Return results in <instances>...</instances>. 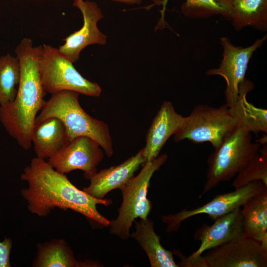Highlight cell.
Wrapping results in <instances>:
<instances>
[{"instance_id": "1", "label": "cell", "mask_w": 267, "mask_h": 267, "mask_svg": "<svg viewBox=\"0 0 267 267\" xmlns=\"http://www.w3.org/2000/svg\"><path fill=\"white\" fill-rule=\"evenodd\" d=\"M21 179L28 183V187L22 189L21 194L32 214L45 217L56 207L65 211L69 209L93 223L109 226L110 221L98 212L96 205L108 206L112 201L95 198L78 189L66 175L57 172L44 159L33 158L24 169Z\"/></svg>"}, {"instance_id": "2", "label": "cell", "mask_w": 267, "mask_h": 267, "mask_svg": "<svg viewBox=\"0 0 267 267\" xmlns=\"http://www.w3.org/2000/svg\"><path fill=\"white\" fill-rule=\"evenodd\" d=\"M43 45L34 46L23 38L15 52L20 66V79L14 100L0 106V121L8 134L24 150L32 145V133L38 113L44 106L45 91L40 75Z\"/></svg>"}, {"instance_id": "3", "label": "cell", "mask_w": 267, "mask_h": 267, "mask_svg": "<svg viewBox=\"0 0 267 267\" xmlns=\"http://www.w3.org/2000/svg\"><path fill=\"white\" fill-rule=\"evenodd\" d=\"M79 94L72 90L52 94L37 115L35 123L49 117L58 118L66 128L69 141L80 136L89 137L110 157L113 154V148L108 126L91 117L82 108L79 100Z\"/></svg>"}, {"instance_id": "4", "label": "cell", "mask_w": 267, "mask_h": 267, "mask_svg": "<svg viewBox=\"0 0 267 267\" xmlns=\"http://www.w3.org/2000/svg\"><path fill=\"white\" fill-rule=\"evenodd\" d=\"M251 133L237 125L210 155L201 195L220 183L231 180L259 153L264 143L253 141Z\"/></svg>"}, {"instance_id": "5", "label": "cell", "mask_w": 267, "mask_h": 267, "mask_svg": "<svg viewBox=\"0 0 267 267\" xmlns=\"http://www.w3.org/2000/svg\"><path fill=\"white\" fill-rule=\"evenodd\" d=\"M166 154L145 163L143 167L135 177H133L120 189L122 204L117 218L110 221V232L125 240L130 236V230L135 219H145L149 214L152 205L147 194L150 180L153 174L167 159Z\"/></svg>"}, {"instance_id": "6", "label": "cell", "mask_w": 267, "mask_h": 267, "mask_svg": "<svg viewBox=\"0 0 267 267\" xmlns=\"http://www.w3.org/2000/svg\"><path fill=\"white\" fill-rule=\"evenodd\" d=\"M237 126L227 104L219 107L197 105L174 134V139L179 142L186 139L196 143L209 142L215 149Z\"/></svg>"}, {"instance_id": "7", "label": "cell", "mask_w": 267, "mask_h": 267, "mask_svg": "<svg viewBox=\"0 0 267 267\" xmlns=\"http://www.w3.org/2000/svg\"><path fill=\"white\" fill-rule=\"evenodd\" d=\"M73 63L58 49L50 45H43L39 71L45 92L52 94L72 90L89 96H99L100 87L82 76Z\"/></svg>"}, {"instance_id": "8", "label": "cell", "mask_w": 267, "mask_h": 267, "mask_svg": "<svg viewBox=\"0 0 267 267\" xmlns=\"http://www.w3.org/2000/svg\"><path fill=\"white\" fill-rule=\"evenodd\" d=\"M267 250L243 236L205 251L193 267H267Z\"/></svg>"}, {"instance_id": "9", "label": "cell", "mask_w": 267, "mask_h": 267, "mask_svg": "<svg viewBox=\"0 0 267 267\" xmlns=\"http://www.w3.org/2000/svg\"><path fill=\"white\" fill-rule=\"evenodd\" d=\"M267 40V34L257 40L251 45L242 47L235 46L226 37L220 39L223 52V58L218 68L209 69L207 75H219L225 81L224 91L226 104L230 106L236 101L239 86L245 81L248 66L253 53Z\"/></svg>"}, {"instance_id": "10", "label": "cell", "mask_w": 267, "mask_h": 267, "mask_svg": "<svg viewBox=\"0 0 267 267\" xmlns=\"http://www.w3.org/2000/svg\"><path fill=\"white\" fill-rule=\"evenodd\" d=\"M267 188L261 181L249 183L235 190L216 196L207 203L190 210H182L179 212L162 217L167 224L166 231H177L184 220L199 214H207L216 220L234 209L241 207L249 198Z\"/></svg>"}, {"instance_id": "11", "label": "cell", "mask_w": 267, "mask_h": 267, "mask_svg": "<svg viewBox=\"0 0 267 267\" xmlns=\"http://www.w3.org/2000/svg\"><path fill=\"white\" fill-rule=\"evenodd\" d=\"M99 144L91 138L80 136L70 141L58 153L48 159L57 172L66 175L74 170L84 172L89 179L96 172V167L104 155Z\"/></svg>"}, {"instance_id": "12", "label": "cell", "mask_w": 267, "mask_h": 267, "mask_svg": "<svg viewBox=\"0 0 267 267\" xmlns=\"http://www.w3.org/2000/svg\"><path fill=\"white\" fill-rule=\"evenodd\" d=\"M242 220V209L239 207L218 218L211 225H204L199 229L195 238L200 241L199 247L183 258L178 266L193 267L205 251L244 236Z\"/></svg>"}, {"instance_id": "13", "label": "cell", "mask_w": 267, "mask_h": 267, "mask_svg": "<svg viewBox=\"0 0 267 267\" xmlns=\"http://www.w3.org/2000/svg\"><path fill=\"white\" fill-rule=\"evenodd\" d=\"M73 5L81 11L83 16V25L80 30L64 39L65 43L58 49L74 63L79 60L80 53L84 48L93 44H105L107 37L97 27L98 22L103 15L95 1L73 0Z\"/></svg>"}, {"instance_id": "14", "label": "cell", "mask_w": 267, "mask_h": 267, "mask_svg": "<svg viewBox=\"0 0 267 267\" xmlns=\"http://www.w3.org/2000/svg\"><path fill=\"white\" fill-rule=\"evenodd\" d=\"M146 162L140 149L122 163L96 173L90 179L89 185L83 190L97 199H104L111 190L122 188L134 176L140 166Z\"/></svg>"}, {"instance_id": "15", "label": "cell", "mask_w": 267, "mask_h": 267, "mask_svg": "<svg viewBox=\"0 0 267 267\" xmlns=\"http://www.w3.org/2000/svg\"><path fill=\"white\" fill-rule=\"evenodd\" d=\"M185 120L186 117L178 113L170 101L163 102L148 129L145 145L142 148L146 162L158 156L168 139L179 130Z\"/></svg>"}, {"instance_id": "16", "label": "cell", "mask_w": 267, "mask_h": 267, "mask_svg": "<svg viewBox=\"0 0 267 267\" xmlns=\"http://www.w3.org/2000/svg\"><path fill=\"white\" fill-rule=\"evenodd\" d=\"M66 128L61 120L52 117L35 123L32 143L37 157L49 159L58 153L68 142Z\"/></svg>"}, {"instance_id": "17", "label": "cell", "mask_w": 267, "mask_h": 267, "mask_svg": "<svg viewBox=\"0 0 267 267\" xmlns=\"http://www.w3.org/2000/svg\"><path fill=\"white\" fill-rule=\"evenodd\" d=\"M242 207L244 236L259 241L267 250V188L249 198Z\"/></svg>"}, {"instance_id": "18", "label": "cell", "mask_w": 267, "mask_h": 267, "mask_svg": "<svg viewBox=\"0 0 267 267\" xmlns=\"http://www.w3.org/2000/svg\"><path fill=\"white\" fill-rule=\"evenodd\" d=\"M135 231L130 234L146 254L152 267H178L173 253L160 243V237L155 232L153 222L148 218L135 222Z\"/></svg>"}, {"instance_id": "19", "label": "cell", "mask_w": 267, "mask_h": 267, "mask_svg": "<svg viewBox=\"0 0 267 267\" xmlns=\"http://www.w3.org/2000/svg\"><path fill=\"white\" fill-rule=\"evenodd\" d=\"M253 83L245 81L239 86L237 98L234 104L228 106L237 121V125L248 131L267 133V110L257 107L246 98L248 92L253 89Z\"/></svg>"}, {"instance_id": "20", "label": "cell", "mask_w": 267, "mask_h": 267, "mask_svg": "<svg viewBox=\"0 0 267 267\" xmlns=\"http://www.w3.org/2000/svg\"><path fill=\"white\" fill-rule=\"evenodd\" d=\"M37 255L32 266L34 267H98L93 261H78L66 242L54 240L38 245Z\"/></svg>"}, {"instance_id": "21", "label": "cell", "mask_w": 267, "mask_h": 267, "mask_svg": "<svg viewBox=\"0 0 267 267\" xmlns=\"http://www.w3.org/2000/svg\"><path fill=\"white\" fill-rule=\"evenodd\" d=\"M169 0H162L160 10L161 17L156 26L155 30L165 28L167 23L165 13ZM233 0H186L181 7L183 14L194 19L207 18L213 15H220L227 20H231L232 14Z\"/></svg>"}, {"instance_id": "22", "label": "cell", "mask_w": 267, "mask_h": 267, "mask_svg": "<svg viewBox=\"0 0 267 267\" xmlns=\"http://www.w3.org/2000/svg\"><path fill=\"white\" fill-rule=\"evenodd\" d=\"M231 21L236 31L250 26L267 29V0H233Z\"/></svg>"}, {"instance_id": "23", "label": "cell", "mask_w": 267, "mask_h": 267, "mask_svg": "<svg viewBox=\"0 0 267 267\" xmlns=\"http://www.w3.org/2000/svg\"><path fill=\"white\" fill-rule=\"evenodd\" d=\"M20 79V66L16 56L8 53L0 57V106L15 98Z\"/></svg>"}, {"instance_id": "24", "label": "cell", "mask_w": 267, "mask_h": 267, "mask_svg": "<svg viewBox=\"0 0 267 267\" xmlns=\"http://www.w3.org/2000/svg\"><path fill=\"white\" fill-rule=\"evenodd\" d=\"M256 181L267 186V142L262 144L259 153L235 176L232 185L237 188Z\"/></svg>"}, {"instance_id": "25", "label": "cell", "mask_w": 267, "mask_h": 267, "mask_svg": "<svg viewBox=\"0 0 267 267\" xmlns=\"http://www.w3.org/2000/svg\"><path fill=\"white\" fill-rule=\"evenodd\" d=\"M12 242L11 238L5 237L0 242V267H11L9 256Z\"/></svg>"}, {"instance_id": "26", "label": "cell", "mask_w": 267, "mask_h": 267, "mask_svg": "<svg viewBox=\"0 0 267 267\" xmlns=\"http://www.w3.org/2000/svg\"><path fill=\"white\" fill-rule=\"evenodd\" d=\"M113 1L120 3H123L125 4H140L142 0H111Z\"/></svg>"}, {"instance_id": "27", "label": "cell", "mask_w": 267, "mask_h": 267, "mask_svg": "<svg viewBox=\"0 0 267 267\" xmlns=\"http://www.w3.org/2000/svg\"><path fill=\"white\" fill-rule=\"evenodd\" d=\"M153 1V3L151 5V6H153V5H159V4L162 0H152Z\"/></svg>"}]
</instances>
